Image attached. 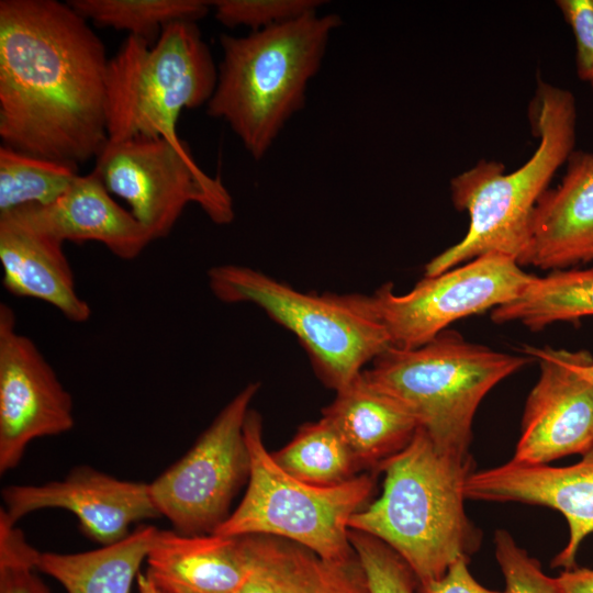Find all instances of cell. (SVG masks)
Masks as SVG:
<instances>
[{
	"label": "cell",
	"instance_id": "1",
	"mask_svg": "<svg viewBox=\"0 0 593 593\" xmlns=\"http://www.w3.org/2000/svg\"><path fill=\"white\" fill-rule=\"evenodd\" d=\"M101 38L67 2L0 1L2 145L78 166L107 145Z\"/></svg>",
	"mask_w": 593,
	"mask_h": 593
},
{
	"label": "cell",
	"instance_id": "2",
	"mask_svg": "<svg viewBox=\"0 0 593 593\" xmlns=\"http://www.w3.org/2000/svg\"><path fill=\"white\" fill-rule=\"evenodd\" d=\"M380 471L385 475L382 494L350 517L349 528L387 544L418 583L441 578L451 563L479 549L482 533L465 511L471 457L441 454L418 427Z\"/></svg>",
	"mask_w": 593,
	"mask_h": 593
},
{
	"label": "cell",
	"instance_id": "3",
	"mask_svg": "<svg viewBox=\"0 0 593 593\" xmlns=\"http://www.w3.org/2000/svg\"><path fill=\"white\" fill-rule=\"evenodd\" d=\"M528 112L539 145L524 165L505 174L502 163L482 159L451 179L454 205L468 212L469 228L461 240L426 264L425 277L490 253L508 256L521 266L535 206L574 150L577 127L572 92L541 80Z\"/></svg>",
	"mask_w": 593,
	"mask_h": 593
},
{
	"label": "cell",
	"instance_id": "4",
	"mask_svg": "<svg viewBox=\"0 0 593 593\" xmlns=\"http://www.w3.org/2000/svg\"><path fill=\"white\" fill-rule=\"evenodd\" d=\"M317 11L246 36L221 35L222 60L206 113L225 121L256 160L304 107L307 85L342 24L339 15Z\"/></svg>",
	"mask_w": 593,
	"mask_h": 593
},
{
	"label": "cell",
	"instance_id": "5",
	"mask_svg": "<svg viewBox=\"0 0 593 593\" xmlns=\"http://www.w3.org/2000/svg\"><path fill=\"white\" fill-rule=\"evenodd\" d=\"M533 360L470 343L447 328L417 348L389 347L361 374L403 404L438 451L467 459L479 404Z\"/></svg>",
	"mask_w": 593,
	"mask_h": 593
},
{
	"label": "cell",
	"instance_id": "6",
	"mask_svg": "<svg viewBox=\"0 0 593 593\" xmlns=\"http://www.w3.org/2000/svg\"><path fill=\"white\" fill-rule=\"evenodd\" d=\"M208 281L220 301L255 304L293 333L318 378L336 392L392 346L370 295L304 293L238 265L209 269Z\"/></svg>",
	"mask_w": 593,
	"mask_h": 593
},
{
	"label": "cell",
	"instance_id": "7",
	"mask_svg": "<svg viewBox=\"0 0 593 593\" xmlns=\"http://www.w3.org/2000/svg\"><path fill=\"white\" fill-rule=\"evenodd\" d=\"M216 81L217 68L197 22L170 23L154 44L128 35L108 64L109 142L179 139L180 113L206 104Z\"/></svg>",
	"mask_w": 593,
	"mask_h": 593
},
{
	"label": "cell",
	"instance_id": "8",
	"mask_svg": "<svg viewBox=\"0 0 593 593\" xmlns=\"http://www.w3.org/2000/svg\"><path fill=\"white\" fill-rule=\"evenodd\" d=\"M244 435L250 458L247 489L235 511L212 534L275 536L329 561L354 559L349 521L371 497L373 475L363 473L335 486H315L290 475L275 461L264 444L261 417L251 409Z\"/></svg>",
	"mask_w": 593,
	"mask_h": 593
},
{
	"label": "cell",
	"instance_id": "9",
	"mask_svg": "<svg viewBox=\"0 0 593 593\" xmlns=\"http://www.w3.org/2000/svg\"><path fill=\"white\" fill-rule=\"evenodd\" d=\"M93 171L110 193L128 204L155 239L171 233L190 203L198 204L219 225L235 216L232 195L221 178L203 171L180 138L108 141Z\"/></svg>",
	"mask_w": 593,
	"mask_h": 593
},
{
	"label": "cell",
	"instance_id": "10",
	"mask_svg": "<svg viewBox=\"0 0 593 593\" xmlns=\"http://www.w3.org/2000/svg\"><path fill=\"white\" fill-rule=\"evenodd\" d=\"M258 389L253 382L240 390L188 452L149 483L155 506L176 533L212 534L230 516L231 502L249 477L244 425Z\"/></svg>",
	"mask_w": 593,
	"mask_h": 593
},
{
	"label": "cell",
	"instance_id": "11",
	"mask_svg": "<svg viewBox=\"0 0 593 593\" xmlns=\"http://www.w3.org/2000/svg\"><path fill=\"white\" fill-rule=\"evenodd\" d=\"M535 276L508 256L490 253L433 277H424L404 294L392 283L371 296L392 346L417 348L457 320L494 310L517 299Z\"/></svg>",
	"mask_w": 593,
	"mask_h": 593
},
{
	"label": "cell",
	"instance_id": "12",
	"mask_svg": "<svg viewBox=\"0 0 593 593\" xmlns=\"http://www.w3.org/2000/svg\"><path fill=\"white\" fill-rule=\"evenodd\" d=\"M74 425L70 393L35 343L18 332L14 310L0 303V473L15 468L34 439Z\"/></svg>",
	"mask_w": 593,
	"mask_h": 593
},
{
	"label": "cell",
	"instance_id": "13",
	"mask_svg": "<svg viewBox=\"0 0 593 593\" xmlns=\"http://www.w3.org/2000/svg\"><path fill=\"white\" fill-rule=\"evenodd\" d=\"M522 351L539 362L540 376L526 400L511 460L548 465L593 449V384L579 370L590 353L529 346Z\"/></svg>",
	"mask_w": 593,
	"mask_h": 593
},
{
	"label": "cell",
	"instance_id": "14",
	"mask_svg": "<svg viewBox=\"0 0 593 593\" xmlns=\"http://www.w3.org/2000/svg\"><path fill=\"white\" fill-rule=\"evenodd\" d=\"M2 499L3 511L15 524L38 510H67L78 518L82 533L102 546L127 537L134 523L161 517L149 483L120 480L88 466L74 468L59 481L9 485Z\"/></svg>",
	"mask_w": 593,
	"mask_h": 593
},
{
	"label": "cell",
	"instance_id": "15",
	"mask_svg": "<svg viewBox=\"0 0 593 593\" xmlns=\"http://www.w3.org/2000/svg\"><path fill=\"white\" fill-rule=\"evenodd\" d=\"M469 500L522 502L560 512L569 527V539L551 567L575 568L583 539L593 533V449L571 466L508 462L472 472L466 483Z\"/></svg>",
	"mask_w": 593,
	"mask_h": 593
},
{
	"label": "cell",
	"instance_id": "16",
	"mask_svg": "<svg viewBox=\"0 0 593 593\" xmlns=\"http://www.w3.org/2000/svg\"><path fill=\"white\" fill-rule=\"evenodd\" d=\"M60 242H98L123 260L138 257L155 240L131 211L120 206L92 170L80 176L55 202L26 205L5 214Z\"/></svg>",
	"mask_w": 593,
	"mask_h": 593
},
{
	"label": "cell",
	"instance_id": "17",
	"mask_svg": "<svg viewBox=\"0 0 593 593\" xmlns=\"http://www.w3.org/2000/svg\"><path fill=\"white\" fill-rule=\"evenodd\" d=\"M593 261V152L573 150L561 182L539 198L521 266L560 270Z\"/></svg>",
	"mask_w": 593,
	"mask_h": 593
},
{
	"label": "cell",
	"instance_id": "18",
	"mask_svg": "<svg viewBox=\"0 0 593 593\" xmlns=\"http://www.w3.org/2000/svg\"><path fill=\"white\" fill-rule=\"evenodd\" d=\"M146 561L165 593H237L251 572L246 536L158 529Z\"/></svg>",
	"mask_w": 593,
	"mask_h": 593
},
{
	"label": "cell",
	"instance_id": "19",
	"mask_svg": "<svg viewBox=\"0 0 593 593\" xmlns=\"http://www.w3.org/2000/svg\"><path fill=\"white\" fill-rule=\"evenodd\" d=\"M63 242L0 215L2 283L14 296L41 300L72 323H85L91 307L76 289Z\"/></svg>",
	"mask_w": 593,
	"mask_h": 593
},
{
	"label": "cell",
	"instance_id": "20",
	"mask_svg": "<svg viewBox=\"0 0 593 593\" xmlns=\"http://www.w3.org/2000/svg\"><path fill=\"white\" fill-rule=\"evenodd\" d=\"M349 447L360 470L381 467L413 439L418 424L398 400L368 382L360 373L323 409Z\"/></svg>",
	"mask_w": 593,
	"mask_h": 593
},
{
	"label": "cell",
	"instance_id": "21",
	"mask_svg": "<svg viewBox=\"0 0 593 593\" xmlns=\"http://www.w3.org/2000/svg\"><path fill=\"white\" fill-rule=\"evenodd\" d=\"M251 572L237 593H368L356 557L337 562L293 541L268 535H245Z\"/></svg>",
	"mask_w": 593,
	"mask_h": 593
},
{
	"label": "cell",
	"instance_id": "22",
	"mask_svg": "<svg viewBox=\"0 0 593 593\" xmlns=\"http://www.w3.org/2000/svg\"><path fill=\"white\" fill-rule=\"evenodd\" d=\"M157 532L141 525L124 539L94 550L40 552L36 569L58 581L67 593H130Z\"/></svg>",
	"mask_w": 593,
	"mask_h": 593
},
{
	"label": "cell",
	"instance_id": "23",
	"mask_svg": "<svg viewBox=\"0 0 593 593\" xmlns=\"http://www.w3.org/2000/svg\"><path fill=\"white\" fill-rule=\"evenodd\" d=\"M592 315L593 267L535 276L517 299L492 310L491 320L497 324L518 322L538 332L556 322Z\"/></svg>",
	"mask_w": 593,
	"mask_h": 593
},
{
	"label": "cell",
	"instance_id": "24",
	"mask_svg": "<svg viewBox=\"0 0 593 593\" xmlns=\"http://www.w3.org/2000/svg\"><path fill=\"white\" fill-rule=\"evenodd\" d=\"M275 461L290 475L315 486H335L360 471L349 447L324 417L302 425Z\"/></svg>",
	"mask_w": 593,
	"mask_h": 593
},
{
	"label": "cell",
	"instance_id": "25",
	"mask_svg": "<svg viewBox=\"0 0 593 593\" xmlns=\"http://www.w3.org/2000/svg\"><path fill=\"white\" fill-rule=\"evenodd\" d=\"M67 3L98 26L127 31L149 44L170 23L198 22L211 9L205 0H69Z\"/></svg>",
	"mask_w": 593,
	"mask_h": 593
},
{
	"label": "cell",
	"instance_id": "26",
	"mask_svg": "<svg viewBox=\"0 0 593 593\" xmlns=\"http://www.w3.org/2000/svg\"><path fill=\"white\" fill-rule=\"evenodd\" d=\"M79 177L78 166L0 146V214L48 205Z\"/></svg>",
	"mask_w": 593,
	"mask_h": 593
},
{
	"label": "cell",
	"instance_id": "27",
	"mask_svg": "<svg viewBox=\"0 0 593 593\" xmlns=\"http://www.w3.org/2000/svg\"><path fill=\"white\" fill-rule=\"evenodd\" d=\"M349 539L365 571L368 593H416L417 578L392 548L353 529Z\"/></svg>",
	"mask_w": 593,
	"mask_h": 593
},
{
	"label": "cell",
	"instance_id": "28",
	"mask_svg": "<svg viewBox=\"0 0 593 593\" xmlns=\"http://www.w3.org/2000/svg\"><path fill=\"white\" fill-rule=\"evenodd\" d=\"M40 551L0 510V593H51L35 571Z\"/></svg>",
	"mask_w": 593,
	"mask_h": 593
},
{
	"label": "cell",
	"instance_id": "29",
	"mask_svg": "<svg viewBox=\"0 0 593 593\" xmlns=\"http://www.w3.org/2000/svg\"><path fill=\"white\" fill-rule=\"evenodd\" d=\"M321 0H213L215 19L227 27L247 26L251 32L318 10Z\"/></svg>",
	"mask_w": 593,
	"mask_h": 593
},
{
	"label": "cell",
	"instance_id": "30",
	"mask_svg": "<svg viewBox=\"0 0 593 593\" xmlns=\"http://www.w3.org/2000/svg\"><path fill=\"white\" fill-rule=\"evenodd\" d=\"M494 542L505 580L504 593H562L557 579L547 575L539 561L521 548L508 532L496 530Z\"/></svg>",
	"mask_w": 593,
	"mask_h": 593
},
{
	"label": "cell",
	"instance_id": "31",
	"mask_svg": "<svg viewBox=\"0 0 593 593\" xmlns=\"http://www.w3.org/2000/svg\"><path fill=\"white\" fill-rule=\"evenodd\" d=\"M557 5L575 38L578 77L591 83L593 81V0H558Z\"/></svg>",
	"mask_w": 593,
	"mask_h": 593
},
{
	"label": "cell",
	"instance_id": "32",
	"mask_svg": "<svg viewBox=\"0 0 593 593\" xmlns=\"http://www.w3.org/2000/svg\"><path fill=\"white\" fill-rule=\"evenodd\" d=\"M468 562L466 558L456 560L441 578L418 583L416 593H504L481 585L470 573Z\"/></svg>",
	"mask_w": 593,
	"mask_h": 593
},
{
	"label": "cell",
	"instance_id": "33",
	"mask_svg": "<svg viewBox=\"0 0 593 593\" xmlns=\"http://www.w3.org/2000/svg\"><path fill=\"white\" fill-rule=\"evenodd\" d=\"M562 593H593V569L572 568L556 578Z\"/></svg>",
	"mask_w": 593,
	"mask_h": 593
},
{
	"label": "cell",
	"instance_id": "34",
	"mask_svg": "<svg viewBox=\"0 0 593 593\" xmlns=\"http://www.w3.org/2000/svg\"><path fill=\"white\" fill-rule=\"evenodd\" d=\"M136 580L138 593H165L147 572L138 573Z\"/></svg>",
	"mask_w": 593,
	"mask_h": 593
},
{
	"label": "cell",
	"instance_id": "35",
	"mask_svg": "<svg viewBox=\"0 0 593 593\" xmlns=\"http://www.w3.org/2000/svg\"><path fill=\"white\" fill-rule=\"evenodd\" d=\"M579 370L593 384V356L591 354L580 362Z\"/></svg>",
	"mask_w": 593,
	"mask_h": 593
},
{
	"label": "cell",
	"instance_id": "36",
	"mask_svg": "<svg viewBox=\"0 0 593 593\" xmlns=\"http://www.w3.org/2000/svg\"><path fill=\"white\" fill-rule=\"evenodd\" d=\"M591 87H592V90H593V81L591 82Z\"/></svg>",
	"mask_w": 593,
	"mask_h": 593
}]
</instances>
